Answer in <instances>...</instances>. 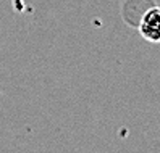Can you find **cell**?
<instances>
[{
    "label": "cell",
    "mask_w": 160,
    "mask_h": 153,
    "mask_svg": "<svg viewBox=\"0 0 160 153\" xmlns=\"http://www.w3.org/2000/svg\"><path fill=\"white\" fill-rule=\"evenodd\" d=\"M139 32L147 42H160V7H150L139 21Z\"/></svg>",
    "instance_id": "6da1fadb"
}]
</instances>
